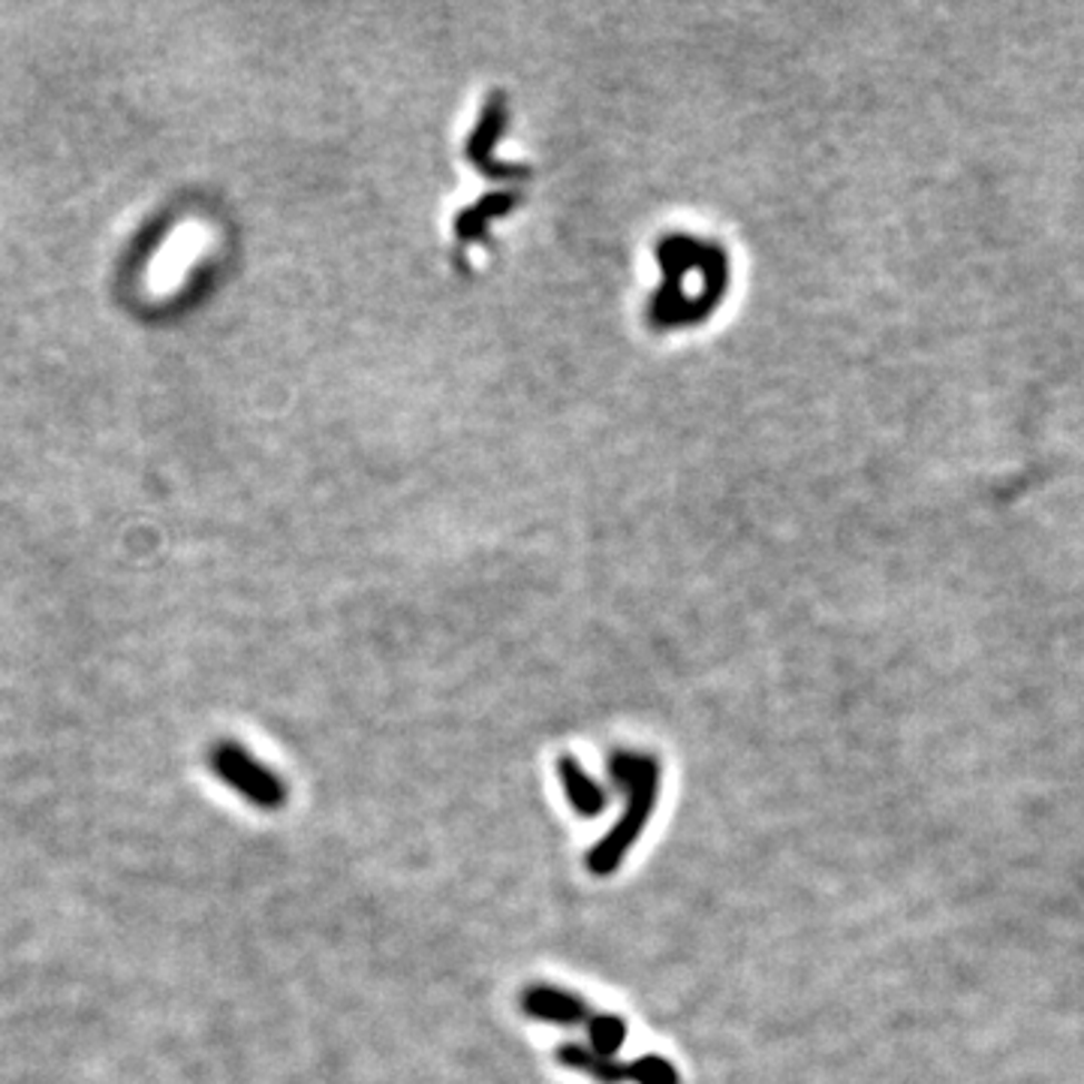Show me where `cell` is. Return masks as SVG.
Wrapping results in <instances>:
<instances>
[{"mask_svg": "<svg viewBox=\"0 0 1084 1084\" xmlns=\"http://www.w3.org/2000/svg\"><path fill=\"white\" fill-rule=\"evenodd\" d=\"M558 778H561L563 796H566L575 814L591 819L600 817L609 808V792L584 771V766L575 757L558 759Z\"/></svg>", "mask_w": 1084, "mask_h": 1084, "instance_id": "277c9868", "label": "cell"}, {"mask_svg": "<svg viewBox=\"0 0 1084 1084\" xmlns=\"http://www.w3.org/2000/svg\"><path fill=\"white\" fill-rule=\"evenodd\" d=\"M558 1064H563L566 1070H575V1073L591 1075L593 1082L600 1084H621L627 1082V1064L614 1061V1057H603L597 1054L588 1045L579 1043H566L558 1048Z\"/></svg>", "mask_w": 1084, "mask_h": 1084, "instance_id": "5b68a950", "label": "cell"}, {"mask_svg": "<svg viewBox=\"0 0 1084 1084\" xmlns=\"http://www.w3.org/2000/svg\"><path fill=\"white\" fill-rule=\"evenodd\" d=\"M609 775H612L614 787L624 792V810L609 829V835L597 840L588 853V868L597 877H609L621 868L624 856L633 849L654 814L657 796H660V762L648 753L614 750L609 759Z\"/></svg>", "mask_w": 1084, "mask_h": 1084, "instance_id": "6da1fadb", "label": "cell"}, {"mask_svg": "<svg viewBox=\"0 0 1084 1084\" xmlns=\"http://www.w3.org/2000/svg\"><path fill=\"white\" fill-rule=\"evenodd\" d=\"M208 766L226 787L259 810H277L287 801V789L272 768L256 762L245 747L236 741H220L208 750Z\"/></svg>", "mask_w": 1084, "mask_h": 1084, "instance_id": "7a4b0ae2", "label": "cell"}, {"mask_svg": "<svg viewBox=\"0 0 1084 1084\" xmlns=\"http://www.w3.org/2000/svg\"><path fill=\"white\" fill-rule=\"evenodd\" d=\"M627 1082L633 1084H681V1075L660 1054H642L627 1064Z\"/></svg>", "mask_w": 1084, "mask_h": 1084, "instance_id": "52a82bcc", "label": "cell"}, {"mask_svg": "<svg viewBox=\"0 0 1084 1084\" xmlns=\"http://www.w3.org/2000/svg\"><path fill=\"white\" fill-rule=\"evenodd\" d=\"M588 1036H591V1048L603 1057H614L627 1043V1022L621 1015L612 1013H593L588 1022Z\"/></svg>", "mask_w": 1084, "mask_h": 1084, "instance_id": "8992f818", "label": "cell"}, {"mask_svg": "<svg viewBox=\"0 0 1084 1084\" xmlns=\"http://www.w3.org/2000/svg\"><path fill=\"white\" fill-rule=\"evenodd\" d=\"M522 1013L536 1022L558 1024V1027H579L591 1022L593 1009L573 992L558 985H528L522 992Z\"/></svg>", "mask_w": 1084, "mask_h": 1084, "instance_id": "3957f363", "label": "cell"}]
</instances>
